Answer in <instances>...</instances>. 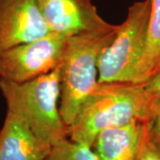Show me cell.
<instances>
[{"mask_svg":"<svg viewBox=\"0 0 160 160\" xmlns=\"http://www.w3.org/2000/svg\"><path fill=\"white\" fill-rule=\"evenodd\" d=\"M153 102L143 85L134 83H98L83 103L69 138L90 146L103 130L127 125L132 121L147 122Z\"/></svg>","mask_w":160,"mask_h":160,"instance_id":"cell-1","label":"cell"},{"mask_svg":"<svg viewBox=\"0 0 160 160\" xmlns=\"http://www.w3.org/2000/svg\"><path fill=\"white\" fill-rule=\"evenodd\" d=\"M0 91L7 109L21 115L47 148L52 149L69 138V127L64 123L58 106L61 65L48 74L21 84L0 78Z\"/></svg>","mask_w":160,"mask_h":160,"instance_id":"cell-2","label":"cell"},{"mask_svg":"<svg viewBox=\"0 0 160 160\" xmlns=\"http://www.w3.org/2000/svg\"><path fill=\"white\" fill-rule=\"evenodd\" d=\"M118 28L68 38L61 64L60 113L69 129L97 86L99 58Z\"/></svg>","mask_w":160,"mask_h":160,"instance_id":"cell-3","label":"cell"},{"mask_svg":"<svg viewBox=\"0 0 160 160\" xmlns=\"http://www.w3.org/2000/svg\"><path fill=\"white\" fill-rule=\"evenodd\" d=\"M150 15V0L132 5L113 40L102 52L98 83H134L142 58Z\"/></svg>","mask_w":160,"mask_h":160,"instance_id":"cell-4","label":"cell"},{"mask_svg":"<svg viewBox=\"0 0 160 160\" xmlns=\"http://www.w3.org/2000/svg\"><path fill=\"white\" fill-rule=\"evenodd\" d=\"M68 38L51 33L0 52V78L24 83L48 74L62 61Z\"/></svg>","mask_w":160,"mask_h":160,"instance_id":"cell-5","label":"cell"},{"mask_svg":"<svg viewBox=\"0 0 160 160\" xmlns=\"http://www.w3.org/2000/svg\"><path fill=\"white\" fill-rule=\"evenodd\" d=\"M38 3L52 32L66 38L104 31L115 26L99 14L91 0H38Z\"/></svg>","mask_w":160,"mask_h":160,"instance_id":"cell-6","label":"cell"},{"mask_svg":"<svg viewBox=\"0 0 160 160\" xmlns=\"http://www.w3.org/2000/svg\"><path fill=\"white\" fill-rule=\"evenodd\" d=\"M51 33L38 0H0V52Z\"/></svg>","mask_w":160,"mask_h":160,"instance_id":"cell-7","label":"cell"},{"mask_svg":"<svg viewBox=\"0 0 160 160\" xmlns=\"http://www.w3.org/2000/svg\"><path fill=\"white\" fill-rule=\"evenodd\" d=\"M51 149L40 142L21 115L7 109L0 131V160H46Z\"/></svg>","mask_w":160,"mask_h":160,"instance_id":"cell-8","label":"cell"},{"mask_svg":"<svg viewBox=\"0 0 160 160\" xmlns=\"http://www.w3.org/2000/svg\"><path fill=\"white\" fill-rule=\"evenodd\" d=\"M146 129L143 121L105 129L96 136L91 148L99 160H138Z\"/></svg>","mask_w":160,"mask_h":160,"instance_id":"cell-9","label":"cell"},{"mask_svg":"<svg viewBox=\"0 0 160 160\" xmlns=\"http://www.w3.org/2000/svg\"><path fill=\"white\" fill-rule=\"evenodd\" d=\"M160 71V0H150V15L135 84L142 85Z\"/></svg>","mask_w":160,"mask_h":160,"instance_id":"cell-10","label":"cell"},{"mask_svg":"<svg viewBox=\"0 0 160 160\" xmlns=\"http://www.w3.org/2000/svg\"><path fill=\"white\" fill-rule=\"evenodd\" d=\"M46 160H99V158L90 146L66 138L52 147Z\"/></svg>","mask_w":160,"mask_h":160,"instance_id":"cell-11","label":"cell"},{"mask_svg":"<svg viewBox=\"0 0 160 160\" xmlns=\"http://www.w3.org/2000/svg\"><path fill=\"white\" fill-rule=\"evenodd\" d=\"M146 125L150 140L160 149V102H153L152 113Z\"/></svg>","mask_w":160,"mask_h":160,"instance_id":"cell-12","label":"cell"},{"mask_svg":"<svg viewBox=\"0 0 160 160\" xmlns=\"http://www.w3.org/2000/svg\"><path fill=\"white\" fill-rule=\"evenodd\" d=\"M138 160H160V149L150 140L147 129Z\"/></svg>","mask_w":160,"mask_h":160,"instance_id":"cell-13","label":"cell"},{"mask_svg":"<svg viewBox=\"0 0 160 160\" xmlns=\"http://www.w3.org/2000/svg\"><path fill=\"white\" fill-rule=\"evenodd\" d=\"M142 85L152 102H160V71Z\"/></svg>","mask_w":160,"mask_h":160,"instance_id":"cell-14","label":"cell"}]
</instances>
